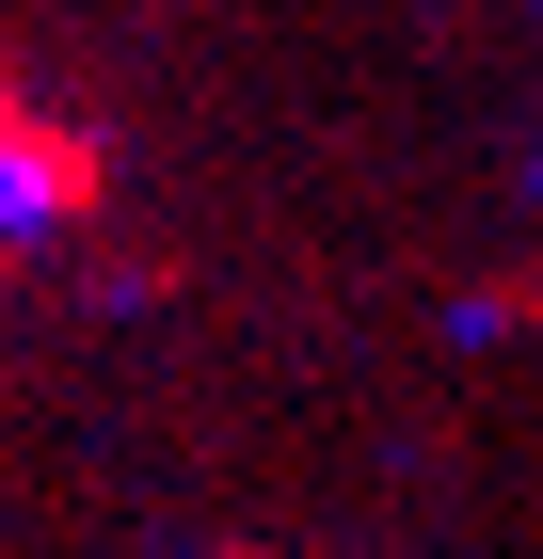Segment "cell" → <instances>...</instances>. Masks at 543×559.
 I'll list each match as a JSON object with an SVG mask.
<instances>
[{"label":"cell","mask_w":543,"mask_h":559,"mask_svg":"<svg viewBox=\"0 0 543 559\" xmlns=\"http://www.w3.org/2000/svg\"><path fill=\"white\" fill-rule=\"evenodd\" d=\"M0 224H81V144L0 112Z\"/></svg>","instance_id":"6da1fadb"}]
</instances>
